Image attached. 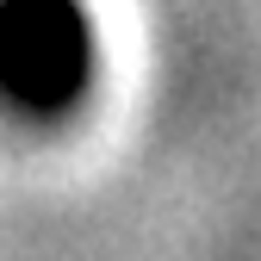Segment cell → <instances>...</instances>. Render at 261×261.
I'll return each instance as SVG.
<instances>
[{
  "label": "cell",
  "instance_id": "6da1fadb",
  "mask_svg": "<svg viewBox=\"0 0 261 261\" xmlns=\"http://www.w3.org/2000/svg\"><path fill=\"white\" fill-rule=\"evenodd\" d=\"M93 81L81 0H0V100L19 118H62Z\"/></svg>",
  "mask_w": 261,
  "mask_h": 261
}]
</instances>
